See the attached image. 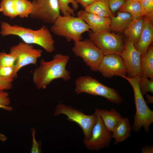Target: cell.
<instances>
[{"label":"cell","instance_id":"obj_1","mask_svg":"<svg viewBox=\"0 0 153 153\" xmlns=\"http://www.w3.org/2000/svg\"><path fill=\"white\" fill-rule=\"evenodd\" d=\"M69 59V56L59 53L56 54L48 61L42 59L33 75V81L37 88L45 89L56 79L61 78L65 81L70 80V72L66 69Z\"/></svg>","mask_w":153,"mask_h":153},{"label":"cell","instance_id":"obj_2","mask_svg":"<svg viewBox=\"0 0 153 153\" xmlns=\"http://www.w3.org/2000/svg\"><path fill=\"white\" fill-rule=\"evenodd\" d=\"M0 34L3 37L12 35L20 38L22 41L29 44H35L42 48L47 52L55 50V41L49 29L43 26L33 30L17 25H11L5 21L0 23Z\"/></svg>","mask_w":153,"mask_h":153},{"label":"cell","instance_id":"obj_3","mask_svg":"<svg viewBox=\"0 0 153 153\" xmlns=\"http://www.w3.org/2000/svg\"><path fill=\"white\" fill-rule=\"evenodd\" d=\"M50 30L55 34L74 42L82 39L84 33L90 31V27L82 19L71 15H60L52 24Z\"/></svg>","mask_w":153,"mask_h":153},{"label":"cell","instance_id":"obj_4","mask_svg":"<svg viewBox=\"0 0 153 153\" xmlns=\"http://www.w3.org/2000/svg\"><path fill=\"white\" fill-rule=\"evenodd\" d=\"M120 76L128 81L132 86L134 92L136 112L132 127V129L137 132L143 128L148 133L149 131L150 126L153 122V111L147 106L140 90L139 83L141 77L130 78L124 75Z\"/></svg>","mask_w":153,"mask_h":153},{"label":"cell","instance_id":"obj_5","mask_svg":"<svg viewBox=\"0 0 153 153\" xmlns=\"http://www.w3.org/2000/svg\"><path fill=\"white\" fill-rule=\"evenodd\" d=\"M75 91L77 94L84 93L102 96L114 103L120 104L123 102L118 91L89 76H80L76 80Z\"/></svg>","mask_w":153,"mask_h":153},{"label":"cell","instance_id":"obj_6","mask_svg":"<svg viewBox=\"0 0 153 153\" xmlns=\"http://www.w3.org/2000/svg\"><path fill=\"white\" fill-rule=\"evenodd\" d=\"M61 114L65 115L68 120L76 123L80 126L84 136V139L89 138L97 120L95 112L93 114L86 115L80 110L60 102L56 106L54 114L57 116Z\"/></svg>","mask_w":153,"mask_h":153},{"label":"cell","instance_id":"obj_7","mask_svg":"<svg viewBox=\"0 0 153 153\" xmlns=\"http://www.w3.org/2000/svg\"><path fill=\"white\" fill-rule=\"evenodd\" d=\"M89 39L101 51L104 56L112 54L118 55L124 48V40L120 35L107 31H90Z\"/></svg>","mask_w":153,"mask_h":153},{"label":"cell","instance_id":"obj_8","mask_svg":"<svg viewBox=\"0 0 153 153\" xmlns=\"http://www.w3.org/2000/svg\"><path fill=\"white\" fill-rule=\"evenodd\" d=\"M72 50L76 56L82 59L92 71H97L104 55L89 39L75 42Z\"/></svg>","mask_w":153,"mask_h":153},{"label":"cell","instance_id":"obj_9","mask_svg":"<svg viewBox=\"0 0 153 153\" xmlns=\"http://www.w3.org/2000/svg\"><path fill=\"white\" fill-rule=\"evenodd\" d=\"M10 52L16 58L14 70L15 78L19 71L23 67L30 64L36 65L38 59L41 56L42 51L35 48L32 44L22 41L11 46Z\"/></svg>","mask_w":153,"mask_h":153},{"label":"cell","instance_id":"obj_10","mask_svg":"<svg viewBox=\"0 0 153 153\" xmlns=\"http://www.w3.org/2000/svg\"><path fill=\"white\" fill-rule=\"evenodd\" d=\"M99 109H95V112L97 120L88 139H84L83 142L86 148L90 150H98L109 147L112 138V132L106 128L99 115Z\"/></svg>","mask_w":153,"mask_h":153},{"label":"cell","instance_id":"obj_11","mask_svg":"<svg viewBox=\"0 0 153 153\" xmlns=\"http://www.w3.org/2000/svg\"><path fill=\"white\" fill-rule=\"evenodd\" d=\"M33 8L30 16L52 24L60 15L58 0H32Z\"/></svg>","mask_w":153,"mask_h":153},{"label":"cell","instance_id":"obj_12","mask_svg":"<svg viewBox=\"0 0 153 153\" xmlns=\"http://www.w3.org/2000/svg\"><path fill=\"white\" fill-rule=\"evenodd\" d=\"M124 40V48L119 55L123 59L128 71L127 76H143L141 55L132 42L127 37Z\"/></svg>","mask_w":153,"mask_h":153},{"label":"cell","instance_id":"obj_13","mask_svg":"<svg viewBox=\"0 0 153 153\" xmlns=\"http://www.w3.org/2000/svg\"><path fill=\"white\" fill-rule=\"evenodd\" d=\"M97 71L104 77L110 78L127 74L128 71L124 61L118 54H112L104 55Z\"/></svg>","mask_w":153,"mask_h":153},{"label":"cell","instance_id":"obj_14","mask_svg":"<svg viewBox=\"0 0 153 153\" xmlns=\"http://www.w3.org/2000/svg\"><path fill=\"white\" fill-rule=\"evenodd\" d=\"M76 15L88 25L92 32L110 31V18L101 17L82 9L77 12Z\"/></svg>","mask_w":153,"mask_h":153},{"label":"cell","instance_id":"obj_15","mask_svg":"<svg viewBox=\"0 0 153 153\" xmlns=\"http://www.w3.org/2000/svg\"><path fill=\"white\" fill-rule=\"evenodd\" d=\"M153 19L144 16L143 25L142 31L138 41L135 46L141 56L144 55L147 52L153 41Z\"/></svg>","mask_w":153,"mask_h":153},{"label":"cell","instance_id":"obj_16","mask_svg":"<svg viewBox=\"0 0 153 153\" xmlns=\"http://www.w3.org/2000/svg\"><path fill=\"white\" fill-rule=\"evenodd\" d=\"M131 129L128 118L122 117L112 132V138L114 139V144L116 145L129 137Z\"/></svg>","mask_w":153,"mask_h":153},{"label":"cell","instance_id":"obj_17","mask_svg":"<svg viewBox=\"0 0 153 153\" xmlns=\"http://www.w3.org/2000/svg\"><path fill=\"white\" fill-rule=\"evenodd\" d=\"M144 16L133 18L124 31L125 35L136 46L140 38L143 25Z\"/></svg>","mask_w":153,"mask_h":153},{"label":"cell","instance_id":"obj_18","mask_svg":"<svg viewBox=\"0 0 153 153\" xmlns=\"http://www.w3.org/2000/svg\"><path fill=\"white\" fill-rule=\"evenodd\" d=\"M99 113L107 129L112 132L122 117L120 114L114 108L110 110L99 109Z\"/></svg>","mask_w":153,"mask_h":153},{"label":"cell","instance_id":"obj_19","mask_svg":"<svg viewBox=\"0 0 153 153\" xmlns=\"http://www.w3.org/2000/svg\"><path fill=\"white\" fill-rule=\"evenodd\" d=\"M133 18L130 14L120 11L116 16L114 15L110 18V30L119 32L124 31Z\"/></svg>","mask_w":153,"mask_h":153},{"label":"cell","instance_id":"obj_20","mask_svg":"<svg viewBox=\"0 0 153 153\" xmlns=\"http://www.w3.org/2000/svg\"><path fill=\"white\" fill-rule=\"evenodd\" d=\"M86 11L98 16L111 18L114 15L111 12L107 0H98L88 5L84 8Z\"/></svg>","mask_w":153,"mask_h":153},{"label":"cell","instance_id":"obj_21","mask_svg":"<svg viewBox=\"0 0 153 153\" xmlns=\"http://www.w3.org/2000/svg\"><path fill=\"white\" fill-rule=\"evenodd\" d=\"M141 66L143 77L149 78L153 80V46L152 44L149 46L146 54L141 56Z\"/></svg>","mask_w":153,"mask_h":153},{"label":"cell","instance_id":"obj_22","mask_svg":"<svg viewBox=\"0 0 153 153\" xmlns=\"http://www.w3.org/2000/svg\"><path fill=\"white\" fill-rule=\"evenodd\" d=\"M119 10L130 14L133 18L143 16L141 2L136 0H126Z\"/></svg>","mask_w":153,"mask_h":153},{"label":"cell","instance_id":"obj_23","mask_svg":"<svg viewBox=\"0 0 153 153\" xmlns=\"http://www.w3.org/2000/svg\"><path fill=\"white\" fill-rule=\"evenodd\" d=\"M14 2L18 16L24 18L30 15L33 8L31 1L28 0H14Z\"/></svg>","mask_w":153,"mask_h":153},{"label":"cell","instance_id":"obj_24","mask_svg":"<svg viewBox=\"0 0 153 153\" xmlns=\"http://www.w3.org/2000/svg\"><path fill=\"white\" fill-rule=\"evenodd\" d=\"M60 12L63 15L75 16V10L78 9V4L75 0H58Z\"/></svg>","mask_w":153,"mask_h":153},{"label":"cell","instance_id":"obj_25","mask_svg":"<svg viewBox=\"0 0 153 153\" xmlns=\"http://www.w3.org/2000/svg\"><path fill=\"white\" fill-rule=\"evenodd\" d=\"M0 12L11 19L14 18L18 16L14 0H2L0 3Z\"/></svg>","mask_w":153,"mask_h":153},{"label":"cell","instance_id":"obj_26","mask_svg":"<svg viewBox=\"0 0 153 153\" xmlns=\"http://www.w3.org/2000/svg\"><path fill=\"white\" fill-rule=\"evenodd\" d=\"M141 3L143 16L153 19V0H143Z\"/></svg>","mask_w":153,"mask_h":153},{"label":"cell","instance_id":"obj_27","mask_svg":"<svg viewBox=\"0 0 153 153\" xmlns=\"http://www.w3.org/2000/svg\"><path fill=\"white\" fill-rule=\"evenodd\" d=\"M139 86L141 91L143 95L148 92L153 93V80L148 78L140 77Z\"/></svg>","mask_w":153,"mask_h":153},{"label":"cell","instance_id":"obj_28","mask_svg":"<svg viewBox=\"0 0 153 153\" xmlns=\"http://www.w3.org/2000/svg\"><path fill=\"white\" fill-rule=\"evenodd\" d=\"M16 58L12 53L9 52L0 53V67L10 66L15 65Z\"/></svg>","mask_w":153,"mask_h":153},{"label":"cell","instance_id":"obj_29","mask_svg":"<svg viewBox=\"0 0 153 153\" xmlns=\"http://www.w3.org/2000/svg\"><path fill=\"white\" fill-rule=\"evenodd\" d=\"M10 104L8 93L5 90H0V108L10 111L12 110L13 108L10 105Z\"/></svg>","mask_w":153,"mask_h":153},{"label":"cell","instance_id":"obj_30","mask_svg":"<svg viewBox=\"0 0 153 153\" xmlns=\"http://www.w3.org/2000/svg\"><path fill=\"white\" fill-rule=\"evenodd\" d=\"M14 65L0 67V76L8 78H15Z\"/></svg>","mask_w":153,"mask_h":153},{"label":"cell","instance_id":"obj_31","mask_svg":"<svg viewBox=\"0 0 153 153\" xmlns=\"http://www.w3.org/2000/svg\"><path fill=\"white\" fill-rule=\"evenodd\" d=\"M14 78H4L0 76V90H5L12 88Z\"/></svg>","mask_w":153,"mask_h":153},{"label":"cell","instance_id":"obj_32","mask_svg":"<svg viewBox=\"0 0 153 153\" xmlns=\"http://www.w3.org/2000/svg\"><path fill=\"white\" fill-rule=\"evenodd\" d=\"M110 8L113 14L119 10L126 0H107Z\"/></svg>","mask_w":153,"mask_h":153},{"label":"cell","instance_id":"obj_33","mask_svg":"<svg viewBox=\"0 0 153 153\" xmlns=\"http://www.w3.org/2000/svg\"><path fill=\"white\" fill-rule=\"evenodd\" d=\"M32 136V144L31 150V153H39L40 152L39 145L36 141L35 138L36 133L35 129L34 128L31 129Z\"/></svg>","mask_w":153,"mask_h":153},{"label":"cell","instance_id":"obj_34","mask_svg":"<svg viewBox=\"0 0 153 153\" xmlns=\"http://www.w3.org/2000/svg\"><path fill=\"white\" fill-rule=\"evenodd\" d=\"M98 0H75L84 8L93 2Z\"/></svg>","mask_w":153,"mask_h":153},{"label":"cell","instance_id":"obj_35","mask_svg":"<svg viewBox=\"0 0 153 153\" xmlns=\"http://www.w3.org/2000/svg\"><path fill=\"white\" fill-rule=\"evenodd\" d=\"M142 153H153V147L152 146H147L141 149Z\"/></svg>","mask_w":153,"mask_h":153},{"label":"cell","instance_id":"obj_36","mask_svg":"<svg viewBox=\"0 0 153 153\" xmlns=\"http://www.w3.org/2000/svg\"><path fill=\"white\" fill-rule=\"evenodd\" d=\"M146 101H145L146 103H152L153 102V97L152 95L146 94Z\"/></svg>","mask_w":153,"mask_h":153},{"label":"cell","instance_id":"obj_37","mask_svg":"<svg viewBox=\"0 0 153 153\" xmlns=\"http://www.w3.org/2000/svg\"><path fill=\"white\" fill-rule=\"evenodd\" d=\"M7 139V137L5 135L0 133V141L2 142H4Z\"/></svg>","mask_w":153,"mask_h":153},{"label":"cell","instance_id":"obj_38","mask_svg":"<svg viewBox=\"0 0 153 153\" xmlns=\"http://www.w3.org/2000/svg\"><path fill=\"white\" fill-rule=\"evenodd\" d=\"M136 0L139 1V2H141L143 0Z\"/></svg>","mask_w":153,"mask_h":153}]
</instances>
